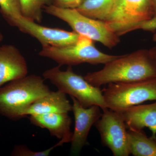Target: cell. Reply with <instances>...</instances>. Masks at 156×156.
<instances>
[{
  "instance_id": "obj_1",
  "label": "cell",
  "mask_w": 156,
  "mask_h": 156,
  "mask_svg": "<svg viewBox=\"0 0 156 156\" xmlns=\"http://www.w3.org/2000/svg\"><path fill=\"white\" fill-rule=\"evenodd\" d=\"M85 80L93 86L129 83L156 78V68L149 50H137L122 55L105 64L103 69L88 73Z\"/></svg>"
},
{
  "instance_id": "obj_2",
  "label": "cell",
  "mask_w": 156,
  "mask_h": 156,
  "mask_svg": "<svg viewBox=\"0 0 156 156\" xmlns=\"http://www.w3.org/2000/svg\"><path fill=\"white\" fill-rule=\"evenodd\" d=\"M44 79L32 74L9 82L0 88V115L9 119H21L23 110L50 93Z\"/></svg>"
},
{
  "instance_id": "obj_3",
  "label": "cell",
  "mask_w": 156,
  "mask_h": 156,
  "mask_svg": "<svg viewBox=\"0 0 156 156\" xmlns=\"http://www.w3.org/2000/svg\"><path fill=\"white\" fill-rule=\"evenodd\" d=\"M60 66L45 71L43 74L44 80H49L58 90L75 98L84 107L97 105L101 109L107 108L100 88L91 85L84 77L74 72L72 66L66 71L61 70Z\"/></svg>"
},
{
  "instance_id": "obj_4",
  "label": "cell",
  "mask_w": 156,
  "mask_h": 156,
  "mask_svg": "<svg viewBox=\"0 0 156 156\" xmlns=\"http://www.w3.org/2000/svg\"><path fill=\"white\" fill-rule=\"evenodd\" d=\"M39 55L56 62L58 65L69 66L87 63L105 64L120 56L109 55L95 48L94 41L80 35L77 42L64 47H42Z\"/></svg>"
},
{
  "instance_id": "obj_5",
  "label": "cell",
  "mask_w": 156,
  "mask_h": 156,
  "mask_svg": "<svg viewBox=\"0 0 156 156\" xmlns=\"http://www.w3.org/2000/svg\"><path fill=\"white\" fill-rule=\"evenodd\" d=\"M154 16L152 0H113L104 22L118 36L136 30L142 23Z\"/></svg>"
},
{
  "instance_id": "obj_6",
  "label": "cell",
  "mask_w": 156,
  "mask_h": 156,
  "mask_svg": "<svg viewBox=\"0 0 156 156\" xmlns=\"http://www.w3.org/2000/svg\"><path fill=\"white\" fill-rule=\"evenodd\" d=\"M44 11L66 22L73 31L99 42L109 49L120 42L119 37L112 32L104 21L87 17L76 9H61L52 5L45 6Z\"/></svg>"
},
{
  "instance_id": "obj_7",
  "label": "cell",
  "mask_w": 156,
  "mask_h": 156,
  "mask_svg": "<svg viewBox=\"0 0 156 156\" xmlns=\"http://www.w3.org/2000/svg\"><path fill=\"white\" fill-rule=\"evenodd\" d=\"M107 108L115 112L156 101V78L129 83L108 84L102 91Z\"/></svg>"
},
{
  "instance_id": "obj_8",
  "label": "cell",
  "mask_w": 156,
  "mask_h": 156,
  "mask_svg": "<svg viewBox=\"0 0 156 156\" xmlns=\"http://www.w3.org/2000/svg\"><path fill=\"white\" fill-rule=\"evenodd\" d=\"M101 117L95 126L99 132L104 146L115 156H128L129 151L128 130L122 117L108 108L102 109Z\"/></svg>"
},
{
  "instance_id": "obj_9",
  "label": "cell",
  "mask_w": 156,
  "mask_h": 156,
  "mask_svg": "<svg viewBox=\"0 0 156 156\" xmlns=\"http://www.w3.org/2000/svg\"><path fill=\"white\" fill-rule=\"evenodd\" d=\"M9 25L17 27L23 33L37 39L42 47H64L77 42L80 35L59 28H50L39 25L35 21L20 16L11 20Z\"/></svg>"
},
{
  "instance_id": "obj_10",
  "label": "cell",
  "mask_w": 156,
  "mask_h": 156,
  "mask_svg": "<svg viewBox=\"0 0 156 156\" xmlns=\"http://www.w3.org/2000/svg\"><path fill=\"white\" fill-rule=\"evenodd\" d=\"M73 101L72 110L75 119L74 130L72 137L70 152L73 155L80 154L87 145L90 129L101 117L100 107L92 105L85 108L75 98L70 96Z\"/></svg>"
},
{
  "instance_id": "obj_11",
  "label": "cell",
  "mask_w": 156,
  "mask_h": 156,
  "mask_svg": "<svg viewBox=\"0 0 156 156\" xmlns=\"http://www.w3.org/2000/svg\"><path fill=\"white\" fill-rule=\"evenodd\" d=\"M28 72L25 58L16 47L0 46V88L6 83L26 76Z\"/></svg>"
},
{
  "instance_id": "obj_12",
  "label": "cell",
  "mask_w": 156,
  "mask_h": 156,
  "mask_svg": "<svg viewBox=\"0 0 156 156\" xmlns=\"http://www.w3.org/2000/svg\"><path fill=\"white\" fill-rule=\"evenodd\" d=\"M29 119L33 125L48 129L51 136L59 139L62 145L71 142L72 119L68 113H49L30 115Z\"/></svg>"
},
{
  "instance_id": "obj_13",
  "label": "cell",
  "mask_w": 156,
  "mask_h": 156,
  "mask_svg": "<svg viewBox=\"0 0 156 156\" xmlns=\"http://www.w3.org/2000/svg\"><path fill=\"white\" fill-rule=\"evenodd\" d=\"M120 115L129 130L143 131L148 128L151 137L156 139V101L147 105H137L119 112Z\"/></svg>"
},
{
  "instance_id": "obj_14",
  "label": "cell",
  "mask_w": 156,
  "mask_h": 156,
  "mask_svg": "<svg viewBox=\"0 0 156 156\" xmlns=\"http://www.w3.org/2000/svg\"><path fill=\"white\" fill-rule=\"evenodd\" d=\"M66 95L60 90L51 91L23 110L20 115L21 119L28 115L49 113H68L72 110V105L68 100Z\"/></svg>"
},
{
  "instance_id": "obj_15",
  "label": "cell",
  "mask_w": 156,
  "mask_h": 156,
  "mask_svg": "<svg viewBox=\"0 0 156 156\" xmlns=\"http://www.w3.org/2000/svg\"><path fill=\"white\" fill-rule=\"evenodd\" d=\"M130 154L156 156V139L148 137L143 131L128 130Z\"/></svg>"
},
{
  "instance_id": "obj_16",
  "label": "cell",
  "mask_w": 156,
  "mask_h": 156,
  "mask_svg": "<svg viewBox=\"0 0 156 156\" xmlns=\"http://www.w3.org/2000/svg\"><path fill=\"white\" fill-rule=\"evenodd\" d=\"M113 2V0H85L76 9L87 17L104 21L109 13Z\"/></svg>"
},
{
  "instance_id": "obj_17",
  "label": "cell",
  "mask_w": 156,
  "mask_h": 156,
  "mask_svg": "<svg viewBox=\"0 0 156 156\" xmlns=\"http://www.w3.org/2000/svg\"><path fill=\"white\" fill-rule=\"evenodd\" d=\"M23 17L35 22H41L45 6L53 5V0H19Z\"/></svg>"
},
{
  "instance_id": "obj_18",
  "label": "cell",
  "mask_w": 156,
  "mask_h": 156,
  "mask_svg": "<svg viewBox=\"0 0 156 156\" xmlns=\"http://www.w3.org/2000/svg\"><path fill=\"white\" fill-rule=\"evenodd\" d=\"M0 14L8 23L22 16L19 0H0Z\"/></svg>"
},
{
  "instance_id": "obj_19",
  "label": "cell",
  "mask_w": 156,
  "mask_h": 156,
  "mask_svg": "<svg viewBox=\"0 0 156 156\" xmlns=\"http://www.w3.org/2000/svg\"><path fill=\"white\" fill-rule=\"evenodd\" d=\"M62 144L58 142L52 147L40 151H34L30 149L26 146L20 144L15 146L11 154L13 156H48L55 148L61 146Z\"/></svg>"
},
{
  "instance_id": "obj_20",
  "label": "cell",
  "mask_w": 156,
  "mask_h": 156,
  "mask_svg": "<svg viewBox=\"0 0 156 156\" xmlns=\"http://www.w3.org/2000/svg\"><path fill=\"white\" fill-rule=\"evenodd\" d=\"M85 0H53V5L61 9H76Z\"/></svg>"
},
{
  "instance_id": "obj_21",
  "label": "cell",
  "mask_w": 156,
  "mask_h": 156,
  "mask_svg": "<svg viewBox=\"0 0 156 156\" xmlns=\"http://www.w3.org/2000/svg\"><path fill=\"white\" fill-rule=\"evenodd\" d=\"M141 29L147 31H154L156 30V16L142 23L136 27V30Z\"/></svg>"
},
{
  "instance_id": "obj_22",
  "label": "cell",
  "mask_w": 156,
  "mask_h": 156,
  "mask_svg": "<svg viewBox=\"0 0 156 156\" xmlns=\"http://www.w3.org/2000/svg\"><path fill=\"white\" fill-rule=\"evenodd\" d=\"M149 51L156 68V46L150 50Z\"/></svg>"
},
{
  "instance_id": "obj_23",
  "label": "cell",
  "mask_w": 156,
  "mask_h": 156,
  "mask_svg": "<svg viewBox=\"0 0 156 156\" xmlns=\"http://www.w3.org/2000/svg\"><path fill=\"white\" fill-rule=\"evenodd\" d=\"M153 4L154 10V16H156V0H152Z\"/></svg>"
},
{
  "instance_id": "obj_24",
  "label": "cell",
  "mask_w": 156,
  "mask_h": 156,
  "mask_svg": "<svg viewBox=\"0 0 156 156\" xmlns=\"http://www.w3.org/2000/svg\"><path fill=\"white\" fill-rule=\"evenodd\" d=\"M4 39V36L2 33L0 32V42H2Z\"/></svg>"
}]
</instances>
